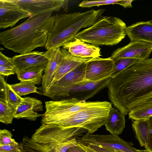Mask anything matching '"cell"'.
Segmentation results:
<instances>
[{
    "label": "cell",
    "instance_id": "1",
    "mask_svg": "<svg viewBox=\"0 0 152 152\" xmlns=\"http://www.w3.org/2000/svg\"><path fill=\"white\" fill-rule=\"evenodd\" d=\"M112 103L124 116L152 98V58L139 61L112 78L107 86Z\"/></svg>",
    "mask_w": 152,
    "mask_h": 152
},
{
    "label": "cell",
    "instance_id": "2",
    "mask_svg": "<svg viewBox=\"0 0 152 152\" xmlns=\"http://www.w3.org/2000/svg\"><path fill=\"white\" fill-rule=\"evenodd\" d=\"M53 12L32 15L12 28L0 33V44L20 54L45 47L55 22Z\"/></svg>",
    "mask_w": 152,
    "mask_h": 152
},
{
    "label": "cell",
    "instance_id": "3",
    "mask_svg": "<svg viewBox=\"0 0 152 152\" xmlns=\"http://www.w3.org/2000/svg\"><path fill=\"white\" fill-rule=\"evenodd\" d=\"M104 9H91L85 12H75L55 15V22L45 46L47 50L60 48L72 40L82 28L92 26L104 12Z\"/></svg>",
    "mask_w": 152,
    "mask_h": 152
},
{
    "label": "cell",
    "instance_id": "4",
    "mask_svg": "<svg viewBox=\"0 0 152 152\" xmlns=\"http://www.w3.org/2000/svg\"><path fill=\"white\" fill-rule=\"evenodd\" d=\"M127 27L118 18L102 15L92 26L78 32L75 37L97 46L115 45L126 35Z\"/></svg>",
    "mask_w": 152,
    "mask_h": 152
},
{
    "label": "cell",
    "instance_id": "5",
    "mask_svg": "<svg viewBox=\"0 0 152 152\" xmlns=\"http://www.w3.org/2000/svg\"><path fill=\"white\" fill-rule=\"evenodd\" d=\"M112 107L111 103L106 101L87 102L78 111L52 124L63 129L80 127L93 134L104 124Z\"/></svg>",
    "mask_w": 152,
    "mask_h": 152
},
{
    "label": "cell",
    "instance_id": "6",
    "mask_svg": "<svg viewBox=\"0 0 152 152\" xmlns=\"http://www.w3.org/2000/svg\"><path fill=\"white\" fill-rule=\"evenodd\" d=\"M87 132L80 127L63 129L55 124H42L32 135L31 139L39 144L53 145L82 135Z\"/></svg>",
    "mask_w": 152,
    "mask_h": 152
},
{
    "label": "cell",
    "instance_id": "7",
    "mask_svg": "<svg viewBox=\"0 0 152 152\" xmlns=\"http://www.w3.org/2000/svg\"><path fill=\"white\" fill-rule=\"evenodd\" d=\"M86 102L74 98L46 102L41 123L52 124L66 118L81 109Z\"/></svg>",
    "mask_w": 152,
    "mask_h": 152
},
{
    "label": "cell",
    "instance_id": "8",
    "mask_svg": "<svg viewBox=\"0 0 152 152\" xmlns=\"http://www.w3.org/2000/svg\"><path fill=\"white\" fill-rule=\"evenodd\" d=\"M86 62L69 72L59 80L49 86L41 93V94L54 100L69 97V93L71 89L75 85L84 80Z\"/></svg>",
    "mask_w": 152,
    "mask_h": 152
},
{
    "label": "cell",
    "instance_id": "9",
    "mask_svg": "<svg viewBox=\"0 0 152 152\" xmlns=\"http://www.w3.org/2000/svg\"><path fill=\"white\" fill-rule=\"evenodd\" d=\"M82 140L86 144L101 145L123 152H138L132 146L134 144L132 142L126 141L114 134L96 135L87 132L82 136Z\"/></svg>",
    "mask_w": 152,
    "mask_h": 152
},
{
    "label": "cell",
    "instance_id": "10",
    "mask_svg": "<svg viewBox=\"0 0 152 152\" xmlns=\"http://www.w3.org/2000/svg\"><path fill=\"white\" fill-rule=\"evenodd\" d=\"M84 81H98L110 77L114 69V61L110 57L91 58L86 62Z\"/></svg>",
    "mask_w": 152,
    "mask_h": 152
},
{
    "label": "cell",
    "instance_id": "11",
    "mask_svg": "<svg viewBox=\"0 0 152 152\" xmlns=\"http://www.w3.org/2000/svg\"><path fill=\"white\" fill-rule=\"evenodd\" d=\"M152 52L151 44L134 41L118 48L113 52L110 57L114 60L121 58H132L141 61L149 58Z\"/></svg>",
    "mask_w": 152,
    "mask_h": 152
},
{
    "label": "cell",
    "instance_id": "12",
    "mask_svg": "<svg viewBox=\"0 0 152 152\" xmlns=\"http://www.w3.org/2000/svg\"><path fill=\"white\" fill-rule=\"evenodd\" d=\"M31 16L11 0H0V28L12 27L20 19Z\"/></svg>",
    "mask_w": 152,
    "mask_h": 152
},
{
    "label": "cell",
    "instance_id": "13",
    "mask_svg": "<svg viewBox=\"0 0 152 152\" xmlns=\"http://www.w3.org/2000/svg\"><path fill=\"white\" fill-rule=\"evenodd\" d=\"M31 16L59 11L65 0H11Z\"/></svg>",
    "mask_w": 152,
    "mask_h": 152
},
{
    "label": "cell",
    "instance_id": "14",
    "mask_svg": "<svg viewBox=\"0 0 152 152\" xmlns=\"http://www.w3.org/2000/svg\"><path fill=\"white\" fill-rule=\"evenodd\" d=\"M111 78L109 77L98 81L81 82L71 89L69 93V98H74L86 101L107 87Z\"/></svg>",
    "mask_w": 152,
    "mask_h": 152
},
{
    "label": "cell",
    "instance_id": "15",
    "mask_svg": "<svg viewBox=\"0 0 152 152\" xmlns=\"http://www.w3.org/2000/svg\"><path fill=\"white\" fill-rule=\"evenodd\" d=\"M12 59L16 74L30 67L46 66L48 61L45 52L39 51H32L15 55Z\"/></svg>",
    "mask_w": 152,
    "mask_h": 152
},
{
    "label": "cell",
    "instance_id": "16",
    "mask_svg": "<svg viewBox=\"0 0 152 152\" xmlns=\"http://www.w3.org/2000/svg\"><path fill=\"white\" fill-rule=\"evenodd\" d=\"M61 50L62 53L61 60L52 76L48 87L75 68L92 58H82L74 56L64 48H62Z\"/></svg>",
    "mask_w": 152,
    "mask_h": 152
},
{
    "label": "cell",
    "instance_id": "17",
    "mask_svg": "<svg viewBox=\"0 0 152 152\" xmlns=\"http://www.w3.org/2000/svg\"><path fill=\"white\" fill-rule=\"evenodd\" d=\"M43 108L42 102L40 100L29 96L23 98L16 110L14 118L35 121L38 118L42 116L43 114L38 112L42 111Z\"/></svg>",
    "mask_w": 152,
    "mask_h": 152
},
{
    "label": "cell",
    "instance_id": "18",
    "mask_svg": "<svg viewBox=\"0 0 152 152\" xmlns=\"http://www.w3.org/2000/svg\"><path fill=\"white\" fill-rule=\"evenodd\" d=\"M62 47L72 55L82 58H93L101 56V49L98 46L86 43L76 37Z\"/></svg>",
    "mask_w": 152,
    "mask_h": 152
},
{
    "label": "cell",
    "instance_id": "19",
    "mask_svg": "<svg viewBox=\"0 0 152 152\" xmlns=\"http://www.w3.org/2000/svg\"><path fill=\"white\" fill-rule=\"evenodd\" d=\"M45 54L48 61L42 76V87L40 89L42 92L48 87L52 76L56 69L62 56L60 48H53L49 49L45 52Z\"/></svg>",
    "mask_w": 152,
    "mask_h": 152
},
{
    "label": "cell",
    "instance_id": "20",
    "mask_svg": "<svg viewBox=\"0 0 152 152\" xmlns=\"http://www.w3.org/2000/svg\"><path fill=\"white\" fill-rule=\"evenodd\" d=\"M126 33L130 42L141 41L152 45V25L149 21L137 22L127 26Z\"/></svg>",
    "mask_w": 152,
    "mask_h": 152
},
{
    "label": "cell",
    "instance_id": "21",
    "mask_svg": "<svg viewBox=\"0 0 152 152\" xmlns=\"http://www.w3.org/2000/svg\"><path fill=\"white\" fill-rule=\"evenodd\" d=\"M125 116L118 109L112 107L104 124L106 130L111 134H121L125 127Z\"/></svg>",
    "mask_w": 152,
    "mask_h": 152
},
{
    "label": "cell",
    "instance_id": "22",
    "mask_svg": "<svg viewBox=\"0 0 152 152\" xmlns=\"http://www.w3.org/2000/svg\"><path fill=\"white\" fill-rule=\"evenodd\" d=\"M4 76L0 75L1 92L2 93L3 98L8 106L10 108L16 110L21 102L23 98L17 94L12 88L10 85L4 80Z\"/></svg>",
    "mask_w": 152,
    "mask_h": 152
},
{
    "label": "cell",
    "instance_id": "23",
    "mask_svg": "<svg viewBox=\"0 0 152 152\" xmlns=\"http://www.w3.org/2000/svg\"><path fill=\"white\" fill-rule=\"evenodd\" d=\"M132 127L135 137L141 147L147 143L150 131L148 118L137 120H132Z\"/></svg>",
    "mask_w": 152,
    "mask_h": 152
},
{
    "label": "cell",
    "instance_id": "24",
    "mask_svg": "<svg viewBox=\"0 0 152 152\" xmlns=\"http://www.w3.org/2000/svg\"><path fill=\"white\" fill-rule=\"evenodd\" d=\"M46 66H37L26 69L16 74L20 81H29L35 85L42 84V73Z\"/></svg>",
    "mask_w": 152,
    "mask_h": 152
},
{
    "label": "cell",
    "instance_id": "25",
    "mask_svg": "<svg viewBox=\"0 0 152 152\" xmlns=\"http://www.w3.org/2000/svg\"><path fill=\"white\" fill-rule=\"evenodd\" d=\"M128 114L129 118L132 120L147 118L152 116V98L133 107Z\"/></svg>",
    "mask_w": 152,
    "mask_h": 152
},
{
    "label": "cell",
    "instance_id": "26",
    "mask_svg": "<svg viewBox=\"0 0 152 152\" xmlns=\"http://www.w3.org/2000/svg\"><path fill=\"white\" fill-rule=\"evenodd\" d=\"M133 1V0H84L80 3L78 6L83 8H90L102 5L118 4L124 8H130L132 7V2Z\"/></svg>",
    "mask_w": 152,
    "mask_h": 152
},
{
    "label": "cell",
    "instance_id": "27",
    "mask_svg": "<svg viewBox=\"0 0 152 152\" xmlns=\"http://www.w3.org/2000/svg\"><path fill=\"white\" fill-rule=\"evenodd\" d=\"M12 89L20 96L32 93L41 94L35 84L29 81H23L18 83L10 84Z\"/></svg>",
    "mask_w": 152,
    "mask_h": 152
},
{
    "label": "cell",
    "instance_id": "28",
    "mask_svg": "<svg viewBox=\"0 0 152 152\" xmlns=\"http://www.w3.org/2000/svg\"><path fill=\"white\" fill-rule=\"evenodd\" d=\"M78 141L76 137L73 138L62 143L55 145L39 144L46 152H66L70 148L77 145Z\"/></svg>",
    "mask_w": 152,
    "mask_h": 152
},
{
    "label": "cell",
    "instance_id": "29",
    "mask_svg": "<svg viewBox=\"0 0 152 152\" xmlns=\"http://www.w3.org/2000/svg\"><path fill=\"white\" fill-rule=\"evenodd\" d=\"M16 110L10 107L4 99L0 97V122L6 125L12 124Z\"/></svg>",
    "mask_w": 152,
    "mask_h": 152
},
{
    "label": "cell",
    "instance_id": "30",
    "mask_svg": "<svg viewBox=\"0 0 152 152\" xmlns=\"http://www.w3.org/2000/svg\"><path fill=\"white\" fill-rule=\"evenodd\" d=\"M114 61V68L110 76L112 78L140 61L132 58H121Z\"/></svg>",
    "mask_w": 152,
    "mask_h": 152
},
{
    "label": "cell",
    "instance_id": "31",
    "mask_svg": "<svg viewBox=\"0 0 152 152\" xmlns=\"http://www.w3.org/2000/svg\"><path fill=\"white\" fill-rule=\"evenodd\" d=\"M22 152H46L38 143L27 136L23 137L20 143Z\"/></svg>",
    "mask_w": 152,
    "mask_h": 152
},
{
    "label": "cell",
    "instance_id": "32",
    "mask_svg": "<svg viewBox=\"0 0 152 152\" xmlns=\"http://www.w3.org/2000/svg\"><path fill=\"white\" fill-rule=\"evenodd\" d=\"M12 135L10 131L4 129L0 130V145L10 144H18L12 138Z\"/></svg>",
    "mask_w": 152,
    "mask_h": 152
},
{
    "label": "cell",
    "instance_id": "33",
    "mask_svg": "<svg viewBox=\"0 0 152 152\" xmlns=\"http://www.w3.org/2000/svg\"><path fill=\"white\" fill-rule=\"evenodd\" d=\"M0 152H22L20 143L0 145Z\"/></svg>",
    "mask_w": 152,
    "mask_h": 152
},
{
    "label": "cell",
    "instance_id": "34",
    "mask_svg": "<svg viewBox=\"0 0 152 152\" xmlns=\"http://www.w3.org/2000/svg\"><path fill=\"white\" fill-rule=\"evenodd\" d=\"M0 66L14 68L12 58H9L0 51Z\"/></svg>",
    "mask_w": 152,
    "mask_h": 152
},
{
    "label": "cell",
    "instance_id": "35",
    "mask_svg": "<svg viewBox=\"0 0 152 152\" xmlns=\"http://www.w3.org/2000/svg\"><path fill=\"white\" fill-rule=\"evenodd\" d=\"M148 119L150 131L148 142L144 147L145 150L152 152V116L148 118Z\"/></svg>",
    "mask_w": 152,
    "mask_h": 152
},
{
    "label": "cell",
    "instance_id": "36",
    "mask_svg": "<svg viewBox=\"0 0 152 152\" xmlns=\"http://www.w3.org/2000/svg\"><path fill=\"white\" fill-rule=\"evenodd\" d=\"M16 74L14 68L0 66V75L7 76Z\"/></svg>",
    "mask_w": 152,
    "mask_h": 152
},
{
    "label": "cell",
    "instance_id": "37",
    "mask_svg": "<svg viewBox=\"0 0 152 152\" xmlns=\"http://www.w3.org/2000/svg\"><path fill=\"white\" fill-rule=\"evenodd\" d=\"M66 152H87L83 148L78 144L75 146L69 148Z\"/></svg>",
    "mask_w": 152,
    "mask_h": 152
},
{
    "label": "cell",
    "instance_id": "38",
    "mask_svg": "<svg viewBox=\"0 0 152 152\" xmlns=\"http://www.w3.org/2000/svg\"><path fill=\"white\" fill-rule=\"evenodd\" d=\"M68 0H65L64 4V5L63 8L66 12L67 11V6H68Z\"/></svg>",
    "mask_w": 152,
    "mask_h": 152
},
{
    "label": "cell",
    "instance_id": "39",
    "mask_svg": "<svg viewBox=\"0 0 152 152\" xmlns=\"http://www.w3.org/2000/svg\"><path fill=\"white\" fill-rule=\"evenodd\" d=\"M137 151H138V152H152L151 151L148 150H137Z\"/></svg>",
    "mask_w": 152,
    "mask_h": 152
},
{
    "label": "cell",
    "instance_id": "40",
    "mask_svg": "<svg viewBox=\"0 0 152 152\" xmlns=\"http://www.w3.org/2000/svg\"><path fill=\"white\" fill-rule=\"evenodd\" d=\"M150 23L151 24V25H152V19L151 20L149 21Z\"/></svg>",
    "mask_w": 152,
    "mask_h": 152
}]
</instances>
